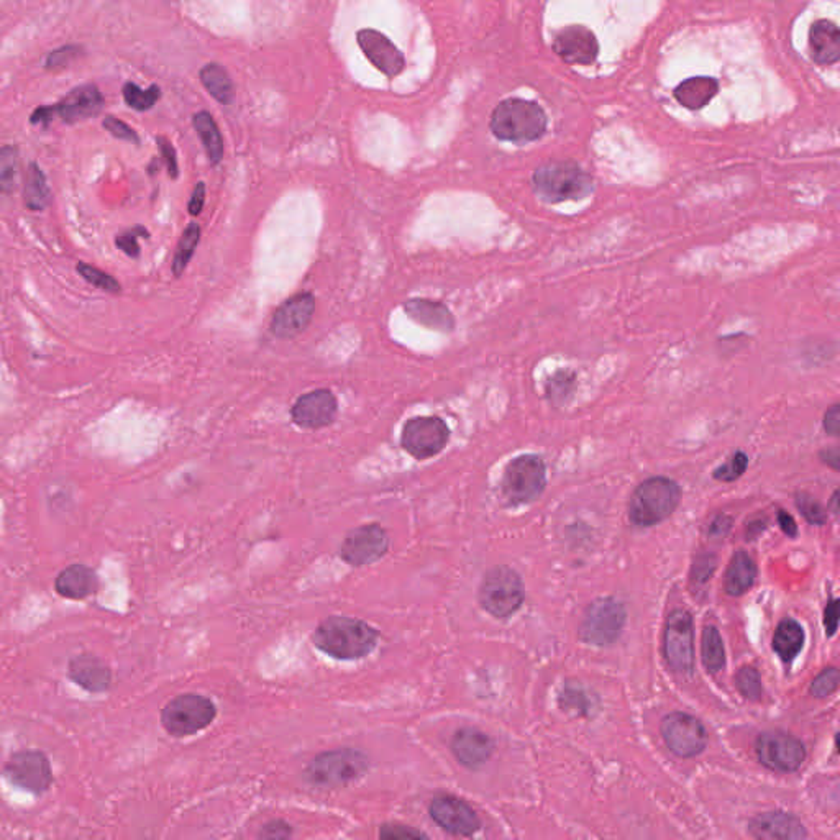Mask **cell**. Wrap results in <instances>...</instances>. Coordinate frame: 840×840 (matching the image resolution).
<instances>
[{"mask_svg": "<svg viewBox=\"0 0 840 840\" xmlns=\"http://www.w3.org/2000/svg\"><path fill=\"white\" fill-rule=\"evenodd\" d=\"M824 430L826 434L831 435V437H837L840 434V406L839 404H834L831 409H827L826 416H824Z\"/></svg>", "mask_w": 840, "mask_h": 840, "instance_id": "cell-50", "label": "cell"}, {"mask_svg": "<svg viewBox=\"0 0 840 840\" xmlns=\"http://www.w3.org/2000/svg\"><path fill=\"white\" fill-rule=\"evenodd\" d=\"M104 128L107 130V132L111 133L112 137L119 138V140H125V142L133 143L140 142L138 135H137V132H135L133 128H130V127H128L127 123L122 122V120L115 119V117H112V115L105 117Z\"/></svg>", "mask_w": 840, "mask_h": 840, "instance_id": "cell-45", "label": "cell"}, {"mask_svg": "<svg viewBox=\"0 0 840 840\" xmlns=\"http://www.w3.org/2000/svg\"><path fill=\"white\" fill-rule=\"evenodd\" d=\"M315 312V297L311 293L297 294L274 312L271 331L278 339H294L311 323Z\"/></svg>", "mask_w": 840, "mask_h": 840, "instance_id": "cell-20", "label": "cell"}, {"mask_svg": "<svg viewBox=\"0 0 840 840\" xmlns=\"http://www.w3.org/2000/svg\"><path fill=\"white\" fill-rule=\"evenodd\" d=\"M729 527H730V519L726 517V516H721V517H718V519L712 522V526H711V532H714V534L718 532V534H721V532H726V530H729Z\"/></svg>", "mask_w": 840, "mask_h": 840, "instance_id": "cell-56", "label": "cell"}, {"mask_svg": "<svg viewBox=\"0 0 840 840\" xmlns=\"http://www.w3.org/2000/svg\"><path fill=\"white\" fill-rule=\"evenodd\" d=\"M409 319L430 331L450 333L455 329V317L448 307L430 299H411L404 304Z\"/></svg>", "mask_w": 840, "mask_h": 840, "instance_id": "cell-26", "label": "cell"}, {"mask_svg": "<svg viewBox=\"0 0 840 840\" xmlns=\"http://www.w3.org/2000/svg\"><path fill=\"white\" fill-rule=\"evenodd\" d=\"M703 663L709 673H719L726 667V650L724 643L714 625H706L703 631Z\"/></svg>", "mask_w": 840, "mask_h": 840, "instance_id": "cell-34", "label": "cell"}, {"mask_svg": "<svg viewBox=\"0 0 840 840\" xmlns=\"http://www.w3.org/2000/svg\"><path fill=\"white\" fill-rule=\"evenodd\" d=\"M104 99L95 85H79L53 107H40L31 115V123L51 122L59 117L63 122L76 123L91 119L102 111Z\"/></svg>", "mask_w": 840, "mask_h": 840, "instance_id": "cell-12", "label": "cell"}, {"mask_svg": "<svg viewBox=\"0 0 840 840\" xmlns=\"http://www.w3.org/2000/svg\"><path fill=\"white\" fill-rule=\"evenodd\" d=\"M450 440V429L440 417H414L407 420L401 445L417 460H427L440 454Z\"/></svg>", "mask_w": 840, "mask_h": 840, "instance_id": "cell-10", "label": "cell"}, {"mask_svg": "<svg viewBox=\"0 0 840 840\" xmlns=\"http://www.w3.org/2000/svg\"><path fill=\"white\" fill-rule=\"evenodd\" d=\"M161 97V91L158 85H152L148 89H142L133 83H127L123 85V99L128 107H132L138 112L150 111L153 105L158 102Z\"/></svg>", "mask_w": 840, "mask_h": 840, "instance_id": "cell-37", "label": "cell"}, {"mask_svg": "<svg viewBox=\"0 0 840 840\" xmlns=\"http://www.w3.org/2000/svg\"><path fill=\"white\" fill-rule=\"evenodd\" d=\"M534 188L540 198L558 204L588 198L595 190V182L579 164L555 161L534 172Z\"/></svg>", "mask_w": 840, "mask_h": 840, "instance_id": "cell-3", "label": "cell"}, {"mask_svg": "<svg viewBox=\"0 0 840 840\" xmlns=\"http://www.w3.org/2000/svg\"><path fill=\"white\" fill-rule=\"evenodd\" d=\"M67 678L93 694H101L112 686V670L94 653H81L67 663Z\"/></svg>", "mask_w": 840, "mask_h": 840, "instance_id": "cell-21", "label": "cell"}, {"mask_svg": "<svg viewBox=\"0 0 840 840\" xmlns=\"http://www.w3.org/2000/svg\"><path fill=\"white\" fill-rule=\"evenodd\" d=\"M718 81L712 77H689L675 89V97L683 107L691 111H699L712 101L718 94Z\"/></svg>", "mask_w": 840, "mask_h": 840, "instance_id": "cell-28", "label": "cell"}, {"mask_svg": "<svg viewBox=\"0 0 840 840\" xmlns=\"http://www.w3.org/2000/svg\"><path fill=\"white\" fill-rule=\"evenodd\" d=\"M23 202L25 208L33 212H40L51 204V190L48 186L47 176L37 163H31L25 172L23 182Z\"/></svg>", "mask_w": 840, "mask_h": 840, "instance_id": "cell-30", "label": "cell"}, {"mask_svg": "<svg viewBox=\"0 0 840 840\" xmlns=\"http://www.w3.org/2000/svg\"><path fill=\"white\" fill-rule=\"evenodd\" d=\"M138 236L148 238L150 232L145 227H135L123 232L115 238V246L122 250L123 253L130 258H138L140 256V245H138Z\"/></svg>", "mask_w": 840, "mask_h": 840, "instance_id": "cell-43", "label": "cell"}, {"mask_svg": "<svg viewBox=\"0 0 840 840\" xmlns=\"http://www.w3.org/2000/svg\"><path fill=\"white\" fill-rule=\"evenodd\" d=\"M289 836H291V829L287 827V824L281 821L271 822L270 826H266L265 831L261 832V837H270V839H284Z\"/></svg>", "mask_w": 840, "mask_h": 840, "instance_id": "cell-52", "label": "cell"}, {"mask_svg": "<svg viewBox=\"0 0 840 840\" xmlns=\"http://www.w3.org/2000/svg\"><path fill=\"white\" fill-rule=\"evenodd\" d=\"M680 500L678 482L665 476L649 478L633 491L629 502V517L642 527L657 526L670 517Z\"/></svg>", "mask_w": 840, "mask_h": 840, "instance_id": "cell-4", "label": "cell"}, {"mask_svg": "<svg viewBox=\"0 0 840 840\" xmlns=\"http://www.w3.org/2000/svg\"><path fill=\"white\" fill-rule=\"evenodd\" d=\"M492 740L482 730L464 727L458 730L452 742V750L460 764L468 768H480L490 760L492 754Z\"/></svg>", "mask_w": 840, "mask_h": 840, "instance_id": "cell-25", "label": "cell"}, {"mask_svg": "<svg viewBox=\"0 0 840 840\" xmlns=\"http://www.w3.org/2000/svg\"><path fill=\"white\" fill-rule=\"evenodd\" d=\"M748 831L756 839L764 840H798L808 836L801 821L786 812L760 814L750 822Z\"/></svg>", "mask_w": 840, "mask_h": 840, "instance_id": "cell-23", "label": "cell"}, {"mask_svg": "<svg viewBox=\"0 0 840 840\" xmlns=\"http://www.w3.org/2000/svg\"><path fill=\"white\" fill-rule=\"evenodd\" d=\"M804 645V631L794 619H784L774 635V650L783 661H791L798 657Z\"/></svg>", "mask_w": 840, "mask_h": 840, "instance_id": "cell-32", "label": "cell"}, {"mask_svg": "<svg viewBox=\"0 0 840 840\" xmlns=\"http://www.w3.org/2000/svg\"><path fill=\"white\" fill-rule=\"evenodd\" d=\"M553 49L570 65H591L597 57L599 45L595 33L586 27H568L555 37Z\"/></svg>", "mask_w": 840, "mask_h": 840, "instance_id": "cell-22", "label": "cell"}, {"mask_svg": "<svg viewBox=\"0 0 840 840\" xmlns=\"http://www.w3.org/2000/svg\"><path fill=\"white\" fill-rule=\"evenodd\" d=\"M339 402L329 389H315L296 401L291 417L296 425L305 430L323 429L335 420Z\"/></svg>", "mask_w": 840, "mask_h": 840, "instance_id": "cell-19", "label": "cell"}, {"mask_svg": "<svg viewBox=\"0 0 840 840\" xmlns=\"http://www.w3.org/2000/svg\"><path fill=\"white\" fill-rule=\"evenodd\" d=\"M357 41L365 57H368L369 63L383 73L387 79H394L399 76L404 67H406V59L401 53V49L383 35L378 30L363 29L357 33Z\"/></svg>", "mask_w": 840, "mask_h": 840, "instance_id": "cell-17", "label": "cell"}, {"mask_svg": "<svg viewBox=\"0 0 840 840\" xmlns=\"http://www.w3.org/2000/svg\"><path fill=\"white\" fill-rule=\"evenodd\" d=\"M756 578V567L754 558L744 550H738L729 563L726 573V591L729 596L746 595L754 586Z\"/></svg>", "mask_w": 840, "mask_h": 840, "instance_id": "cell-29", "label": "cell"}, {"mask_svg": "<svg viewBox=\"0 0 840 840\" xmlns=\"http://www.w3.org/2000/svg\"><path fill=\"white\" fill-rule=\"evenodd\" d=\"M4 776L10 784L30 794L47 793L53 784L51 764L40 750H20L9 756Z\"/></svg>", "mask_w": 840, "mask_h": 840, "instance_id": "cell-8", "label": "cell"}, {"mask_svg": "<svg viewBox=\"0 0 840 840\" xmlns=\"http://www.w3.org/2000/svg\"><path fill=\"white\" fill-rule=\"evenodd\" d=\"M430 816L444 831L454 836H473L480 829V819L468 802L452 794H440L430 804Z\"/></svg>", "mask_w": 840, "mask_h": 840, "instance_id": "cell-18", "label": "cell"}, {"mask_svg": "<svg viewBox=\"0 0 840 840\" xmlns=\"http://www.w3.org/2000/svg\"><path fill=\"white\" fill-rule=\"evenodd\" d=\"M317 649L339 660H358L375 650L378 631L359 619L333 615L314 633Z\"/></svg>", "mask_w": 840, "mask_h": 840, "instance_id": "cell-1", "label": "cell"}, {"mask_svg": "<svg viewBox=\"0 0 840 840\" xmlns=\"http://www.w3.org/2000/svg\"><path fill=\"white\" fill-rule=\"evenodd\" d=\"M839 686V670L827 668L811 683V694L816 698H827Z\"/></svg>", "mask_w": 840, "mask_h": 840, "instance_id": "cell-44", "label": "cell"}, {"mask_svg": "<svg viewBox=\"0 0 840 840\" xmlns=\"http://www.w3.org/2000/svg\"><path fill=\"white\" fill-rule=\"evenodd\" d=\"M480 603L486 613L498 619H508L517 613L524 603L520 576L510 568H494L482 581Z\"/></svg>", "mask_w": 840, "mask_h": 840, "instance_id": "cell-7", "label": "cell"}, {"mask_svg": "<svg viewBox=\"0 0 840 840\" xmlns=\"http://www.w3.org/2000/svg\"><path fill=\"white\" fill-rule=\"evenodd\" d=\"M839 599H831V601L827 603V606H826L824 627H826V633H827L829 637H832L834 633L837 632V627H839Z\"/></svg>", "mask_w": 840, "mask_h": 840, "instance_id": "cell-49", "label": "cell"}, {"mask_svg": "<svg viewBox=\"0 0 840 840\" xmlns=\"http://www.w3.org/2000/svg\"><path fill=\"white\" fill-rule=\"evenodd\" d=\"M712 570H714V560L711 557L704 558V561H698V565L694 567V575H696L694 579L706 583L709 578H711Z\"/></svg>", "mask_w": 840, "mask_h": 840, "instance_id": "cell-53", "label": "cell"}, {"mask_svg": "<svg viewBox=\"0 0 840 840\" xmlns=\"http://www.w3.org/2000/svg\"><path fill=\"white\" fill-rule=\"evenodd\" d=\"M76 270L79 276H83L87 283L93 284L94 287L101 289V291L111 294H119L122 291V286L112 274L104 273L102 270H99L95 266L87 265V263H77Z\"/></svg>", "mask_w": 840, "mask_h": 840, "instance_id": "cell-38", "label": "cell"}, {"mask_svg": "<svg viewBox=\"0 0 840 840\" xmlns=\"http://www.w3.org/2000/svg\"><path fill=\"white\" fill-rule=\"evenodd\" d=\"M490 127L502 142H535L547 130V115L535 102L506 99L494 109Z\"/></svg>", "mask_w": 840, "mask_h": 840, "instance_id": "cell-2", "label": "cell"}, {"mask_svg": "<svg viewBox=\"0 0 840 840\" xmlns=\"http://www.w3.org/2000/svg\"><path fill=\"white\" fill-rule=\"evenodd\" d=\"M812 59L819 65H834L840 57L839 27L831 20H818L809 30Z\"/></svg>", "mask_w": 840, "mask_h": 840, "instance_id": "cell-27", "label": "cell"}, {"mask_svg": "<svg viewBox=\"0 0 840 840\" xmlns=\"http://www.w3.org/2000/svg\"><path fill=\"white\" fill-rule=\"evenodd\" d=\"M796 506L804 516V519L814 526H822L827 520V512L822 508L818 500L811 498L806 492H798L796 494Z\"/></svg>", "mask_w": 840, "mask_h": 840, "instance_id": "cell-42", "label": "cell"}, {"mask_svg": "<svg viewBox=\"0 0 840 840\" xmlns=\"http://www.w3.org/2000/svg\"><path fill=\"white\" fill-rule=\"evenodd\" d=\"M216 706L210 699L196 693L181 694L161 711V724L174 737H188L210 726L216 718Z\"/></svg>", "mask_w": 840, "mask_h": 840, "instance_id": "cell-5", "label": "cell"}, {"mask_svg": "<svg viewBox=\"0 0 840 840\" xmlns=\"http://www.w3.org/2000/svg\"><path fill=\"white\" fill-rule=\"evenodd\" d=\"M547 484V466L537 455H520L506 466L502 492L510 504H529Z\"/></svg>", "mask_w": 840, "mask_h": 840, "instance_id": "cell-6", "label": "cell"}, {"mask_svg": "<svg viewBox=\"0 0 840 840\" xmlns=\"http://www.w3.org/2000/svg\"><path fill=\"white\" fill-rule=\"evenodd\" d=\"M747 466H748V456L744 452H737L724 464L719 466L714 472V478L718 482H737L746 473Z\"/></svg>", "mask_w": 840, "mask_h": 840, "instance_id": "cell-41", "label": "cell"}, {"mask_svg": "<svg viewBox=\"0 0 840 840\" xmlns=\"http://www.w3.org/2000/svg\"><path fill=\"white\" fill-rule=\"evenodd\" d=\"M55 589L61 597L83 601L99 591V576L94 568L84 563H73L61 570L55 579Z\"/></svg>", "mask_w": 840, "mask_h": 840, "instance_id": "cell-24", "label": "cell"}, {"mask_svg": "<svg viewBox=\"0 0 840 840\" xmlns=\"http://www.w3.org/2000/svg\"><path fill=\"white\" fill-rule=\"evenodd\" d=\"M625 617L627 614L619 601L611 597L597 599L586 611L581 639L597 647L611 645L623 632Z\"/></svg>", "mask_w": 840, "mask_h": 840, "instance_id": "cell-9", "label": "cell"}, {"mask_svg": "<svg viewBox=\"0 0 840 840\" xmlns=\"http://www.w3.org/2000/svg\"><path fill=\"white\" fill-rule=\"evenodd\" d=\"M79 55V48L77 47H63L59 49H55L51 51V55L48 57L47 59V67L48 69H63L66 67L75 57Z\"/></svg>", "mask_w": 840, "mask_h": 840, "instance_id": "cell-47", "label": "cell"}, {"mask_svg": "<svg viewBox=\"0 0 840 840\" xmlns=\"http://www.w3.org/2000/svg\"><path fill=\"white\" fill-rule=\"evenodd\" d=\"M387 545L389 540L385 529L378 524H369L349 532L341 545V558L353 567H363L383 557Z\"/></svg>", "mask_w": 840, "mask_h": 840, "instance_id": "cell-16", "label": "cell"}, {"mask_svg": "<svg viewBox=\"0 0 840 840\" xmlns=\"http://www.w3.org/2000/svg\"><path fill=\"white\" fill-rule=\"evenodd\" d=\"M736 686L740 691V694L748 701H758L762 698V693H764L762 680H760L758 671L752 667H744L737 671Z\"/></svg>", "mask_w": 840, "mask_h": 840, "instance_id": "cell-39", "label": "cell"}, {"mask_svg": "<svg viewBox=\"0 0 840 840\" xmlns=\"http://www.w3.org/2000/svg\"><path fill=\"white\" fill-rule=\"evenodd\" d=\"M199 240H200V227H199V224L192 222L182 232L180 243L176 248L174 260H172V273H174V276H181V274L184 273V270L190 265L194 252L198 248Z\"/></svg>", "mask_w": 840, "mask_h": 840, "instance_id": "cell-35", "label": "cell"}, {"mask_svg": "<svg viewBox=\"0 0 840 840\" xmlns=\"http://www.w3.org/2000/svg\"><path fill=\"white\" fill-rule=\"evenodd\" d=\"M204 202H206V184H204V182H198L196 188H194L192 196H190V206H188V210H190V214L192 217H198L199 214L202 212Z\"/></svg>", "mask_w": 840, "mask_h": 840, "instance_id": "cell-51", "label": "cell"}, {"mask_svg": "<svg viewBox=\"0 0 840 840\" xmlns=\"http://www.w3.org/2000/svg\"><path fill=\"white\" fill-rule=\"evenodd\" d=\"M661 736L671 752L681 758L699 756L708 744L706 729L685 712H671L663 719Z\"/></svg>", "mask_w": 840, "mask_h": 840, "instance_id": "cell-14", "label": "cell"}, {"mask_svg": "<svg viewBox=\"0 0 840 840\" xmlns=\"http://www.w3.org/2000/svg\"><path fill=\"white\" fill-rule=\"evenodd\" d=\"M156 142H158V146H160L161 156H163L164 164H166V168H168V174H170L171 180H176V178L180 176V168H178V156H176L174 146H172L170 140L164 138V137H158Z\"/></svg>", "mask_w": 840, "mask_h": 840, "instance_id": "cell-46", "label": "cell"}, {"mask_svg": "<svg viewBox=\"0 0 840 840\" xmlns=\"http://www.w3.org/2000/svg\"><path fill=\"white\" fill-rule=\"evenodd\" d=\"M367 766V758L355 750H339L319 756L311 768L309 774L315 783L340 784L357 778L363 774Z\"/></svg>", "mask_w": 840, "mask_h": 840, "instance_id": "cell-15", "label": "cell"}, {"mask_svg": "<svg viewBox=\"0 0 840 840\" xmlns=\"http://www.w3.org/2000/svg\"><path fill=\"white\" fill-rule=\"evenodd\" d=\"M665 659L673 671L691 675L694 668V632L693 619L686 611L676 609L668 615L663 637Z\"/></svg>", "mask_w": 840, "mask_h": 840, "instance_id": "cell-11", "label": "cell"}, {"mask_svg": "<svg viewBox=\"0 0 840 840\" xmlns=\"http://www.w3.org/2000/svg\"><path fill=\"white\" fill-rule=\"evenodd\" d=\"M20 155L15 146L0 148V192L12 194L17 190L19 181Z\"/></svg>", "mask_w": 840, "mask_h": 840, "instance_id": "cell-36", "label": "cell"}, {"mask_svg": "<svg viewBox=\"0 0 840 840\" xmlns=\"http://www.w3.org/2000/svg\"><path fill=\"white\" fill-rule=\"evenodd\" d=\"M822 462L826 463L827 466H831L834 470H839L840 464V454L839 448H827V450H822L821 452Z\"/></svg>", "mask_w": 840, "mask_h": 840, "instance_id": "cell-55", "label": "cell"}, {"mask_svg": "<svg viewBox=\"0 0 840 840\" xmlns=\"http://www.w3.org/2000/svg\"><path fill=\"white\" fill-rule=\"evenodd\" d=\"M756 756L766 768L790 774L796 772L806 760L801 740L786 732H765L756 740Z\"/></svg>", "mask_w": 840, "mask_h": 840, "instance_id": "cell-13", "label": "cell"}, {"mask_svg": "<svg viewBox=\"0 0 840 840\" xmlns=\"http://www.w3.org/2000/svg\"><path fill=\"white\" fill-rule=\"evenodd\" d=\"M778 524H780V527H782V530H783L788 537H796L798 526H796V522H794L793 516H790V514L784 512V510H780V512H778Z\"/></svg>", "mask_w": 840, "mask_h": 840, "instance_id": "cell-54", "label": "cell"}, {"mask_svg": "<svg viewBox=\"0 0 840 840\" xmlns=\"http://www.w3.org/2000/svg\"><path fill=\"white\" fill-rule=\"evenodd\" d=\"M200 83L208 91L217 102L222 105H230L235 99V85L228 76L225 67L217 63H208V66L200 69Z\"/></svg>", "mask_w": 840, "mask_h": 840, "instance_id": "cell-31", "label": "cell"}, {"mask_svg": "<svg viewBox=\"0 0 840 840\" xmlns=\"http://www.w3.org/2000/svg\"><path fill=\"white\" fill-rule=\"evenodd\" d=\"M575 373L558 371L557 375L548 381L547 394L550 401L555 404H565L575 389Z\"/></svg>", "mask_w": 840, "mask_h": 840, "instance_id": "cell-40", "label": "cell"}, {"mask_svg": "<svg viewBox=\"0 0 840 840\" xmlns=\"http://www.w3.org/2000/svg\"><path fill=\"white\" fill-rule=\"evenodd\" d=\"M194 128L198 132L200 142L206 148L208 160L212 164H218L224 158V140L218 130L217 123L212 119V115L208 111H202L194 115L192 119Z\"/></svg>", "mask_w": 840, "mask_h": 840, "instance_id": "cell-33", "label": "cell"}, {"mask_svg": "<svg viewBox=\"0 0 840 840\" xmlns=\"http://www.w3.org/2000/svg\"><path fill=\"white\" fill-rule=\"evenodd\" d=\"M381 837L383 839H414V837H425V834L406 827V826H385L381 829Z\"/></svg>", "mask_w": 840, "mask_h": 840, "instance_id": "cell-48", "label": "cell"}]
</instances>
